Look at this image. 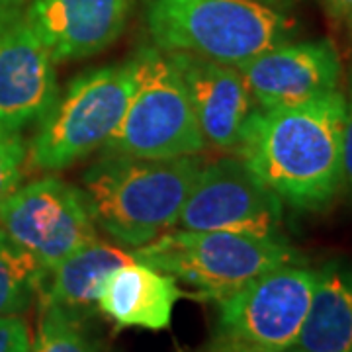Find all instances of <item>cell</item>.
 Returning a JSON list of instances; mask_svg holds the SVG:
<instances>
[{
  "label": "cell",
  "mask_w": 352,
  "mask_h": 352,
  "mask_svg": "<svg viewBox=\"0 0 352 352\" xmlns=\"http://www.w3.org/2000/svg\"><path fill=\"white\" fill-rule=\"evenodd\" d=\"M349 100L335 90L315 100L254 108L235 155L300 212L327 208L342 188V124Z\"/></svg>",
  "instance_id": "1"
},
{
  "label": "cell",
  "mask_w": 352,
  "mask_h": 352,
  "mask_svg": "<svg viewBox=\"0 0 352 352\" xmlns=\"http://www.w3.org/2000/svg\"><path fill=\"white\" fill-rule=\"evenodd\" d=\"M200 155L139 159L102 155L82 175L92 219L124 249H139L176 226L200 175Z\"/></svg>",
  "instance_id": "2"
},
{
  "label": "cell",
  "mask_w": 352,
  "mask_h": 352,
  "mask_svg": "<svg viewBox=\"0 0 352 352\" xmlns=\"http://www.w3.org/2000/svg\"><path fill=\"white\" fill-rule=\"evenodd\" d=\"M155 47L241 67L292 39L286 10L261 0H143Z\"/></svg>",
  "instance_id": "3"
},
{
  "label": "cell",
  "mask_w": 352,
  "mask_h": 352,
  "mask_svg": "<svg viewBox=\"0 0 352 352\" xmlns=\"http://www.w3.org/2000/svg\"><path fill=\"white\" fill-rule=\"evenodd\" d=\"M133 57L76 75L28 143V170L57 173L98 151L135 92Z\"/></svg>",
  "instance_id": "4"
},
{
  "label": "cell",
  "mask_w": 352,
  "mask_h": 352,
  "mask_svg": "<svg viewBox=\"0 0 352 352\" xmlns=\"http://www.w3.org/2000/svg\"><path fill=\"white\" fill-rule=\"evenodd\" d=\"M133 256L198 289V298L219 302L254 278L284 264H300L302 254L288 241L226 231H166L133 249Z\"/></svg>",
  "instance_id": "5"
},
{
  "label": "cell",
  "mask_w": 352,
  "mask_h": 352,
  "mask_svg": "<svg viewBox=\"0 0 352 352\" xmlns=\"http://www.w3.org/2000/svg\"><path fill=\"white\" fill-rule=\"evenodd\" d=\"M133 63L135 92L120 126L100 149L102 155L139 159L200 155L208 145L170 53L155 45L139 47Z\"/></svg>",
  "instance_id": "6"
},
{
  "label": "cell",
  "mask_w": 352,
  "mask_h": 352,
  "mask_svg": "<svg viewBox=\"0 0 352 352\" xmlns=\"http://www.w3.org/2000/svg\"><path fill=\"white\" fill-rule=\"evenodd\" d=\"M0 231L45 270L98 239L85 192L57 176L20 184L0 201Z\"/></svg>",
  "instance_id": "7"
},
{
  "label": "cell",
  "mask_w": 352,
  "mask_h": 352,
  "mask_svg": "<svg viewBox=\"0 0 352 352\" xmlns=\"http://www.w3.org/2000/svg\"><path fill=\"white\" fill-rule=\"evenodd\" d=\"M317 270L284 264L217 303V340L274 351L296 349L307 317Z\"/></svg>",
  "instance_id": "8"
},
{
  "label": "cell",
  "mask_w": 352,
  "mask_h": 352,
  "mask_svg": "<svg viewBox=\"0 0 352 352\" xmlns=\"http://www.w3.org/2000/svg\"><path fill=\"white\" fill-rule=\"evenodd\" d=\"M282 208L276 194L237 155H229L201 166L175 227L286 241Z\"/></svg>",
  "instance_id": "9"
},
{
  "label": "cell",
  "mask_w": 352,
  "mask_h": 352,
  "mask_svg": "<svg viewBox=\"0 0 352 352\" xmlns=\"http://www.w3.org/2000/svg\"><path fill=\"white\" fill-rule=\"evenodd\" d=\"M256 108L294 106L339 90L342 65L329 39L284 41L237 67Z\"/></svg>",
  "instance_id": "10"
},
{
  "label": "cell",
  "mask_w": 352,
  "mask_h": 352,
  "mask_svg": "<svg viewBox=\"0 0 352 352\" xmlns=\"http://www.w3.org/2000/svg\"><path fill=\"white\" fill-rule=\"evenodd\" d=\"M57 96L55 61L22 10L0 24V126H38Z\"/></svg>",
  "instance_id": "11"
},
{
  "label": "cell",
  "mask_w": 352,
  "mask_h": 352,
  "mask_svg": "<svg viewBox=\"0 0 352 352\" xmlns=\"http://www.w3.org/2000/svg\"><path fill=\"white\" fill-rule=\"evenodd\" d=\"M131 0H32L28 22L55 63L94 57L126 30Z\"/></svg>",
  "instance_id": "12"
},
{
  "label": "cell",
  "mask_w": 352,
  "mask_h": 352,
  "mask_svg": "<svg viewBox=\"0 0 352 352\" xmlns=\"http://www.w3.org/2000/svg\"><path fill=\"white\" fill-rule=\"evenodd\" d=\"M182 76L206 145L235 155L241 133L256 108L237 67L188 53H170Z\"/></svg>",
  "instance_id": "13"
},
{
  "label": "cell",
  "mask_w": 352,
  "mask_h": 352,
  "mask_svg": "<svg viewBox=\"0 0 352 352\" xmlns=\"http://www.w3.org/2000/svg\"><path fill=\"white\" fill-rule=\"evenodd\" d=\"M186 296L175 276L135 258L108 276L98 309L120 329L164 331L170 327L178 300Z\"/></svg>",
  "instance_id": "14"
},
{
  "label": "cell",
  "mask_w": 352,
  "mask_h": 352,
  "mask_svg": "<svg viewBox=\"0 0 352 352\" xmlns=\"http://www.w3.org/2000/svg\"><path fill=\"white\" fill-rule=\"evenodd\" d=\"M131 261H135L131 251L94 239L47 270L39 305H57L80 317L94 314L108 276Z\"/></svg>",
  "instance_id": "15"
},
{
  "label": "cell",
  "mask_w": 352,
  "mask_h": 352,
  "mask_svg": "<svg viewBox=\"0 0 352 352\" xmlns=\"http://www.w3.org/2000/svg\"><path fill=\"white\" fill-rule=\"evenodd\" d=\"M296 349L352 352V266L331 261L317 270V284Z\"/></svg>",
  "instance_id": "16"
},
{
  "label": "cell",
  "mask_w": 352,
  "mask_h": 352,
  "mask_svg": "<svg viewBox=\"0 0 352 352\" xmlns=\"http://www.w3.org/2000/svg\"><path fill=\"white\" fill-rule=\"evenodd\" d=\"M47 270L0 231V317L22 315L39 298Z\"/></svg>",
  "instance_id": "17"
},
{
  "label": "cell",
  "mask_w": 352,
  "mask_h": 352,
  "mask_svg": "<svg viewBox=\"0 0 352 352\" xmlns=\"http://www.w3.org/2000/svg\"><path fill=\"white\" fill-rule=\"evenodd\" d=\"M30 352H104L100 340L87 327L85 317L57 305L41 303L36 339Z\"/></svg>",
  "instance_id": "18"
},
{
  "label": "cell",
  "mask_w": 352,
  "mask_h": 352,
  "mask_svg": "<svg viewBox=\"0 0 352 352\" xmlns=\"http://www.w3.org/2000/svg\"><path fill=\"white\" fill-rule=\"evenodd\" d=\"M28 170V141L22 131L0 126V201L8 198Z\"/></svg>",
  "instance_id": "19"
},
{
  "label": "cell",
  "mask_w": 352,
  "mask_h": 352,
  "mask_svg": "<svg viewBox=\"0 0 352 352\" xmlns=\"http://www.w3.org/2000/svg\"><path fill=\"white\" fill-rule=\"evenodd\" d=\"M32 331L20 315L0 317V352H30Z\"/></svg>",
  "instance_id": "20"
},
{
  "label": "cell",
  "mask_w": 352,
  "mask_h": 352,
  "mask_svg": "<svg viewBox=\"0 0 352 352\" xmlns=\"http://www.w3.org/2000/svg\"><path fill=\"white\" fill-rule=\"evenodd\" d=\"M340 161H342V188L352 196V100L346 106V116L342 124Z\"/></svg>",
  "instance_id": "21"
},
{
  "label": "cell",
  "mask_w": 352,
  "mask_h": 352,
  "mask_svg": "<svg viewBox=\"0 0 352 352\" xmlns=\"http://www.w3.org/2000/svg\"><path fill=\"white\" fill-rule=\"evenodd\" d=\"M321 4L335 24L352 34V0H321Z\"/></svg>",
  "instance_id": "22"
},
{
  "label": "cell",
  "mask_w": 352,
  "mask_h": 352,
  "mask_svg": "<svg viewBox=\"0 0 352 352\" xmlns=\"http://www.w3.org/2000/svg\"><path fill=\"white\" fill-rule=\"evenodd\" d=\"M206 352H300L298 349H288V351H274V349H263V346H251V344H239V342H227V340H217Z\"/></svg>",
  "instance_id": "23"
},
{
  "label": "cell",
  "mask_w": 352,
  "mask_h": 352,
  "mask_svg": "<svg viewBox=\"0 0 352 352\" xmlns=\"http://www.w3.org/2000/svg\"><path fill=\"white\" fill-rule=\"evenodd\" d=\"M28 0H0V24L24 10Z\"/></svg>",
  "instance_id": "24"
},
{
  "label": "cell",
  "mask_w": 352,
  "mask_h": 352,
  "mask_svg": "<svg viewBox=\"0 0 352 352\" xmlns=\"http://www.w3.org/2000/svg\"><path fill=\"white\" fill-rule=\"evenodd\" d=\"M261 2H266V4H270V6H276V8L286 10L288 6H292V4L298 2V0H261Z\"/></svg>",
  "instance_id": "25"
},
{
  "label": "cell",
  "mask_w": 352,
  "mask_h": 352,
  "mask_svg": "<svg viewBox=\"0 0 352 352\" xmlns=\"http://www.w3.org/2000/svg\"><path fill=\"white\" fill-rule=\"evenodd\" d=\"M349 90H351V100H352V63H351V73H349Z\"/></svg>",
  "instance_id": "26"
}]
</instances>
